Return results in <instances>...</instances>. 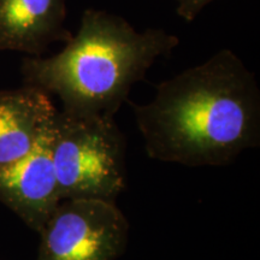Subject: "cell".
Here are the masks:
<instances>
[{
	"instance_id": "1",
	"label": "cell",
	"mask_w": 260,
	"mask_h": 260,
	"mask_svg": "<svg viewBox=\"0 0 260 260\" xmlns=\"http://www.w3.org/2000/svg\"><path fill=\"white\" fill-rule=\"evenodd\" d=\"M134 107L149 158L184 167H225L260 145V90L233 51L224 50L157 87Z\"/></svg>"
},
{
	"instance_id": "7",
	"label": "cell",
	"mask_w": 260,
	"mask_h": 260,
	"mask_svg": "<svg viewBox=\"0 0 260 260\" xmlns=\"http://www.w3.org/2000/svg\"><path fill=\"white\" fill-rule=\"evenodd\" d=\"M56 112L51 95L37 87L0 92V168L30 153Z\"/></svg>"
},
{
	"instance_id": "4",
	"label": "cell",
	"mask_w": 260,
	"mask_h": 260,
	"mask_svg": "<svg viewBox=\"0 0 260 260\" xmlns=\"http://www.w3.org/2000/svg\"><path fill=\"white\" fill-rule=\"evenodd\" d=\"M129 229L116 203L61 200L38 233L37 260H117L128 245Z\"/></svg>"
},
{
	"instance_id": "3",
	"label": "cell",
	"mask_w": 260,
	"mask_h": 260,
	"mask_svg": "<svg viewBox=\"0 0 260 260\" xmlns=\"http://www.w3.org/2000/svg\"><path fill=\"white\" fill-rule=\"evenodd\" d=\"M51 155L61 200L116 203L124 190L125 138L115 117L57 110L51 124Z\"/></svg>"
},
{
	"instance_id": "2",
	"label": "cell",
	"mask_w": 260,
	"mask_h": 260,
	"mask_svg": "<svg viewBox=\"0 0 260 260\" xmlns=\"http://www.w3.org/2000/svg\"><path fill=\"white\" fill-rule=\"evenodd\" d=\"M180 39L164 29L138 31L124 18L87 9L76 35L52 57L24 59L27 86L60 100L61 111L115 117L135 83L177 47Z\"/></svg>"
},
{
	"instance_id": "6",
	"label": "cell",
	"mask_w": 260,
	"mask_h": 260,
	"mask_svg": "<svg viewBox=\"0 0 260 260\" xmlns=\"http://www.w3.org/2000/svg\"><path fill=\"white\" fill-rule=\"evenodd\" d=\"M67 0H0V51L40 56L52 42H67Z\"/></svg>"
},
{
	"instance_id": "5",
	"label": "cell",
	"mask_w": 260,
	"mask_h": 260,
	"mask_svg": "<svg viewBox=\"0 0 260 260\" xmlns=\"http://www.w3.org/2000/svg\"><path fill=\"white\" fill-rule=\"evenodd\" d=\"M51 124L30 153L0 168V203L37 233L61 201L51 155Z\"/></svg>"
},
{
	"instance_id": "8",
	"label": "cell",
	"mask_w": 260,
	"mask_h": 260,
	"mask_svg": "<svg viewBox=\"0 0 260 260\" xmlns=\"http://www.w3.org/2000/svg\"><path fill=\"white\" fill-rule=\"evenodd\" d=\"M177 15L186 22H193L197 16L214 0H175Z\"/></svg>"
}]
</instances>
